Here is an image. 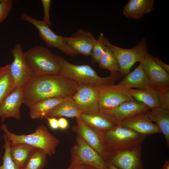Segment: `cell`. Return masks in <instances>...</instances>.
Segmentation results:
<instances>
[{
  "label": "cell",
  "mask_w": 169,
  "mask_h": 169,
  "mask_svg": "<svg viewBox=\"0 0 169 169\" xmlns=\"http://www.w3.org/2000/svg\"><path fill=\"white\" fill-rule=\"evenodd\" d=\"M78 85L76 82L58 74L33 77L23 89V104L28 107L46 98H71Z\"/></svg>",
  "instance_id": "obj_1"
},
{
  "label": "cell",
  "mask_w": 169,
  "mask_h": 169,
  "mask_svg": "<svg viewBox=\"0 0 169 169\" xmlns=\"http://www.w3.org/2000/svg\"><path fill=\"white\" fill-rule=\"evenodd\" d=\"M60 67L58 75L72 80L78 84L96 86L114 84L120 79L123 75L120 72L111 73L106 77L99 76L89 65H76L69 62L64 57L56 54Z\"/></svg>",
  "instance_id": "obj_2"
},
{
  "label": "cell",
  "mask_w": 169,
  "mask_h": 169,
  "mask_svg": "<svg viewBox=\"0 0 169 169\" xmlns=\"http://www.w3.org/2000/svg\"><path fill=\"white\" fill-rule=\"evenodd\" d=\"M0 128L10 140L11 144L24 143L34 147L43 149L47 155L51 156L56 153L59 140L52 134L44 125H39L33 133L27 135H17L8 130L6 125H1Z\"/></svg>",
  "instance_id": "obj_3"
},
{
  "label": "cell",
  "mask_w": 169,
  "mask_h": 169,
  "mask_svg": "<svg viewBox=\"0 0 169 169\" xmlns=\"http://www.w3.org/2000/svg\"><path fill=\"white\" fill-rule=\"evenodd\" d=\"M33 77L58 74L60 67L56 54L41 45L34 46L24 53Z\"/></svg>",
  "instance_id": "obj_4"
},
{
  "label": "cell",
  "mask_w": 169,
  "mask_h": 169,
  "mask_svg": "<svg viewBox=\"0 0 169 169\" xmlns=\"http://www.w3.org/2000/svg\"><path fill=\"white\" fill-rule=\"evenodd\" d=\"M101 133L107 152L115 149L142 145L145 138L128 128L118 125Z\"/></svg>",
  "instance_id": "obj_5"
},
{
  "label": "cell",
  "mask_w": 169,
  "mask_h": 169,
  "mask_svg": "<svg viewBox=\"0 0 169 169\" xmlns=\"http://www.w3.org/2000/svg\"><path fill=\"white\" fill-rule=\"evenodd\" d=\"M105 43L112 50L118 63L120 72L125 75L128 74L132 67L137 62L140 63L148 53L147 43L145 39H141L131 49H126L112 44L105 37Z\"/></svg>",
  "instance_id": "obj_6"
},
{
  "label": "cell",
  "mask_w": 169,
  "mask_h": 169,
  "mask_svg": "<svg viewBox=\"0 0 169 169\" xmlns=\"http://www.w3.org/2000/svg\"><path fill=\"white\" fill-rule=\"evenodd\" d=\"M141 146L109 151L105 161L118 169H144L141 161Z\"/></svg>",
  "instance_id": "obj_7"
},
{
  "label": "cell",
  "mask_w": 169,
  "mask_h": 169,
  "mask_svg": "<svg viewBox=\"0 0 169 169\" xmlns=\"http://www.w3.org/2000/svg\"><path fill=\"white\" fill-rule=\"evenodd\" d=\"M70 152V163L84 164L98 169H108L106 163L101 155L78 135L76 143L71 148Z\"/></svg>",
  "instance_id": "obj_8"
},
{
  "label": "cell",
  "mask_w": 169,
  "mask_h": 169,
  "mask_svg": "<svg viewBox=\"0 0 169 169\" xmlns=\"http://www.w3.org/2000/svg\"><path fill=\"white\" fill-rule=\"evenodd\" d=\"M20 19L34 26L38 31L40 37L49 47L55 48L72 57H75L78 55L68 45L64 39V36L54 33L42 20L36 19L24 12L22 14Z\"/></svg>",
  "instance_id": "obj_9"
},
{
  "label": "cell",
  "mask_w": 169,
  "mask_h": 169,
  "mask_svg": "<svg viewBox=\"0 0 169 169\" xmlns=\"http://www.w3.org/2000/svg\"><path fill=\"white\" fill-rule=\"evenodd\" d=\"M100 110L115 108L122 103L134 100L128 89L118 84L97 86Z\"/></svg>",
  "instance_id": "obj_10"
},
{
  "label": "cell",
  "mask_w": 169,
  "mask_h": 169,
  "mask_svg": "<svg viewBox=\"0 0 169 169\" xmlns=\"http://www.w3.org/2000/svg\"><path fill=\"white\" fill-rule=\"evenodd\" d=\"M10 52L13 57V60L10 64L9 69L13 78L14 89L23 88L33 75L26 60L21 45L16 44Z\"/></svg>",
  "instance_id": "obj_11"
},
{
  "label": "cell",
  "mask_w": 169,
  "mask_h": 169,
  "mask_svg": "<svg viewBox=\"0 0 169 169\" xmlns=\"http://www.w3.org/2000/svg\"><path fill=\"white\" fill-rule=\"evenodd\" d=\"M72 98L82 113L91 114L100 110L97 86L78 84Z\"/></svg>",
  "instance_id": "obj_12"
},
{
  "label": "cell",
  "mask_w": 169,
  "mask_h": 169,
  "mask_svg": "<svg viewBox=\"0 0 169 169\" xmlns=\"http://www.w3.org/2000/svg\"><path fill=\"white\" fill-rule=\"evenodd\" d=\"M75 119L76 124L73 126V131L96 151L105 161L107 152L104 147L101 132L87 125L80 117Z\"/></svg>",
  "instance_id": "obj_13"
},
{
  "label": "cell",
  "mask_w": 169,
  "mask_h": 169,
  "mask_svg": "<svg viewBox=\"0 0 169 169\" xmlns=\"http://www.w3.org/2000/svg\"><path fill=\"white\" fill-rule=\"evenodd\" d=\"M142 64L151 85L155 89L169 88V74L155 63L152 55L148 52Z\"/></svg>",
  "instance_id": "obj_14"
},
{
  "label": "cell",
  "mask_w": 169,
  "mask_h": 169,
  "mask_svg": "<svg viewBox=\"0 0 169 169\" xmlns=\"http://www.w3.org/2000/svg\"><path fill=\"white\" fill-rule=\"evenodd\" d=\"M64 38L68 45L78 54L90 56L93 47L96 39L90 32L79 29L68 37Z\"/></svg>",
  "instance_id": "obj_15"
},
{
  "label": "cell",
  "mask_w": 169,
  "mask_h": 169,
  "mask_svg": "<svg viewBox=\"0 0 169 169\" xmlns=\"http://www.w3.org/2000/svg\"><path fill=\"white\" fill-rule=\"evenodd\" d=\"M23 104V88L14 89L6 97L0 105V118L2 122L10 117L19 120L21 117L20 107Z\"/></svg>",
  "instance_id": "obj_16"
},
{
  "label": "cell",
  "mask_w": 169,
  "mask_h": 169,
  "mask_svg": "<svg viewBox=\"0 0 169 169\" xmlns=\"http://www.w3.org/2000/svg\"><path fill=\"white\" fill-rule=\"evenodd\" d=\"M118 125L145 137L161 132L158 127L151 120L146 113L138 114L124 120L119 122Z\"/></svg>",
  "instance_id": "obj_17"
},
{
  "label": "cell",
  "mask_w": 169,
  "mask_h": 169,
  "mask_svg": "<svg viewBox=\"0 0 169 169\" xmlns=\"http://www.w3.org/2000/svg\"><path fill=\"white\" fill-rule=\"evenodd\" d=\"M151 110L146 105L134 100L124 102L110 110L100 111L108 115L118 124L124 120L138 114L146 113Z\"/></svg>",
  "instance_id": "obj_18"
},
{
  "label": "cell",
  "mask_w": 169,
  "mask_h": 169,
  "mask_svg": "<svg viewBox=\"0 0 169 169\" xmlns=\"http://www.w3.org/2000/svg\"><path fill=\"white\" fill-rule=\"evenodd\" d=\"M129 89H155L151 85L144 70L142 62L133 71L125 75L118 84Z\"/></svg>",
  "instance_id": "obj_19"
},
{
  "label": "cell",
  "mask_w": 169,
  "mask_h": 169,
  "mask_svg": "<svg viewBox=\"0 0 169 169\" xmlns=\"http://www.w3.org/2000/svg\"><path fill=\"white\" fill-rule=\"evenodd\" d=\"M80 118L87 125L100 132L110 130L118 125L113 118L100 110L91 114L82 113Z\"/></svg>",
  "instance_id": "obj_20"
},
{
  "label": "cell",
  "mask_w": 169,
  "mask_h": 169,
  "mask_svg": "<svg viewBox=\"0 0 169 169\" xmlns=\"http://www.w3.org/2000/svg\"><path fill=\"white\" fill-rule=\"evenodd\" d=\"M154 3V0H129L122 12L127 18L140 19L153 10Z\"/></svg>",
  "instance_id": "obj_21"
},
{
  "label": "cell",
  "mask_w": 169,
  "mask_h": 169,
  "mask_svg": "<svg viewBox=\"0 0 169 169\" xmlns=\"http://www.w3.org/2000/svg\"><path fill=\"white\" fill-rule=\"evenodd\" d=\"M66 99L49 98L39 100L28 107L29 116L32 119L45 118L49 111Z\"/></svg>",
  "instance_id": "obj_22"
},
{
  "label": "cell",
  "mask_w": 169,
  "mask_h": 169,
  "mask_svg": "<svg viewBox=\"0 0 169 169\" xmlns=\"http://www.w3.org/2000/svg\"><path fill=\"white\" fill-rule=\"evenodd\" d=\"M146 114L151 120L156 123L161 132L164 135L169 148V111L160 106L151 110Z\"/></svg>",
  "instance_id": "obj_23"
},
{
  "label": "cell",
  "mask_w": 169,
  "mask_h": 169,
  "mask_svg": "<svg viewBox=\"0 0 169 169\" xmlns=\"http://www.w3.org/2000/svg\"><path fill=\"white\" fill-rule=\"evenodd\" d=\"M81 112L72 98L66 99L51 110L46 116L49 117H80Z\"/></svg>",
  "instance_id": "obj_24"
},
{
  "label": "cell",
  "mask_w": 169,
  "mask_h": 169,
  "mask_svg": "<svg viewBox=\"0 0 169 169\" xmlns=\"http://www.w3.org/2000/svg\"><path fill=\"white\" fill-rule=\"evenodd\" d=\"M132 97L151 110L160 106L157 90L155 89H128Z\"/></svg>",
  "instance_id": "obj_25"
},
{
  "label": "cell",
  "mask_w": 169,
  "mask_h": 169,
  "mask_svg": "<svg viewBox=\"0 0 169 169\" xmlns=\"http://www.w3.org/2000/svg\"><path fill=\"white\" fill-rule=\"evenodd\" d=\"M35 148L24 143H11L10 155L12 160L19 169H22Z\"/></svg>",
  "instance_id": "obj_26"
},
{
  "label": "cell",
  "mask_w": 169,
  "mask_h": 169,
  "mask_svg": "<svg viewBox=\"0 0 169 169\" xmlns=\"http://www.w3.org/2000/svg\"><path fill=\"white\" fill-rule=\"evenodd\" d=\"M9 67V64L0 67V105L6 97L14 89Z\"/></svg>",
  "instance_id": "obj_27"
},
{
  "label": "cell",
  "mask_w": 169,
  "mask_h": 169,
  "mask_svg": "<svg viewBox=\"0 0 169 169\" xmlns=\"http://www.w3.org/2000/svg\"><path fill=\"white\" fill-rule=\"evenodd\" d=\"M47 156L43 149L35 148L22 169H43L47 164Z\"/></svg>",
  "instance_id": "obj_28"
},
{
  "label": "cell",
  "mask_w": 169,
  "mask_h": 169,
  "mask_svg": "<svg viewBox=\"0 0 169 169\" xmlns=\"http://www.w3.org/2000/svg\"><path fill=\"white\" fill-rule=\"evenodd\" d=\"M98 63L100 68L108 70L111 73L120 72V66L117 59L111 49L107 46Z\"/></svg>",
  "instance_id": "obj_29"
},
{
  "label": "cell",
  "mask_w": 169,
  "mask_h": 169,
  "mask_svg": "<svg viewBox=\"0 0 169 169\" xmlns=\"http://www.w3.org/2000/svg\"><path fill=\"white\" fill-rule=\"evenodd\" d=\"M105 39L103 33H100L93 47L90 55L91 63H98L103 55L106 46Z\"/></svg>",
  "instance_id": "obj_30"
},
{
  "label": "cell",
  "mask_w": 169,
  "mask_h": 169,
  "mask_svg": "<svg viewBox=\"0 0 169 169\" xmlns=\"http://www.w3.org/2000/svg\"><path fill=\"white\" fill-rule=\"evenodd\" d=\"M3 137L4 140V153L3 157V164L0 165V169H19L10 155V141L4 134L3 135Z\"/></svg>",
  "instance_id": "obj_31"
},
{
  "label": "cell",
  "mask_w": 169,
  "mask_h": 169,
  "mask_svg": "<svg viewBox=\"0 0 169 169\" xmlns=\"http://www.w3.org/2000/svg\"><path fill=\"white\" fill-rule=\"evenodd\" d=\"M12 6L13 1L11 0H0V23L8 17Z\"/></svg>",
  "instance_id": "obj_32"
},
{
  "label": "cell",
  "mask_w": 169,
  "mask_h": 169,
  "mask_svg": "<svg viewBox=\"0 0 169 169\" xmlns=\"http://www.w3.org/2000/svg\"><path fill=\"white\" fill-rule=\"evenodd\" d=\"M156 90L160 106L169 111V88Z\"/></svg>",
  "instance_id": "obj_33"
},
{
  "label": "cell",
  "mask_w": 169,
  "mask_h": 169,
  "mask_svg": "<svg viewBox=\"0 0 169 169\" xmlns=\"http://www.w3.org/2000/svg\"><path fill=\"white\" fill-rule=\"evenodd\" d=\"M44 9V17L42 21L50 27L51 24L50 18V8L51 0H42L41 1Z\"/></svg>",
  "instance_id": "obj_34"
},
{
  "label": "cell",
  "mask_w": 169,
  "mask_h": 169,
  "mask_svg": "<svg viewBox=\"0 0 169 169\" xmlns=\"http://www.w3.org/2000/svg\"><path fill=\"white\" fill-rule=\"evenodd\" d=\"M50 128L53 130H57L59 128L58 119L55 117H49L45 116Z\"/></svg>",
  "instance_id": "obj_35"
},
{
  "label": "cell",
  "mask_w": 169,
  "mask_h": 169,
  "mask_svg": "<svg viewBox=\"0 0 169 169\" xmlns=\"http://www.w3.org/2000/svg\"><path fill=\"white\" fill-rule=\"evenodd\" d=\"M152 58L155 63L169 74V65L163 62L159 58L153 56Z\"/></svg>",
  "instance_id": "obj_36"
},
{
  "label": "cell",
  "mask_w": 169,
  "mask_h": 169,
  "mask_svg": "<svg viewBox=\"0 0 169 169\" xmlns=\"http://www.w3.org/2000/svg\"><path fill=\"white\" fill-rule=\"evenodd\" d=\"M59 128L64 130L67 129L69 126L68 120L64 117H60L58 119Z\"/></svg>",
  "instance_id": "obj_37"
},
{
  "label": "cell",
  "mask_w": 169,
  "mask_h": 169,
  "mask_svg": "<svg viewBox=\"0 0 169 169\" xmlns=\"http://www.w3.org/2000/svg\"><path fill=\"white\" fill-rule=\"evenodd\" d=\"M66 169H90V166L86 165L77 163H71Z\"/></svg>",
  "instance_id": "obj_38"
},
{
  "label": "cell",
  "mask_w": 169,
  "mask_h": 169,
  "mask_svg": "<svg viewBox=\"0 0 169 169\" xmlns=\"http://www.w3.org/2000/svg\"><path fill=\"white\" fill-rule=\"evenodd\" d=\"M161 169H169V160H166L163 167Z\"/></svg>",
  "instance_id": "obj_39"
},
{
  "label": "cell",
  "mask_w": 169,
  "mask_h": 169,
  "mask_svg": "<svg viewBox=\"0 0 169 169\" xmlns=\"http://www.w3.org/2000/svg\"><path fill=\"white\" fill-rule=\"evenodd\" d=\"M108 169H118L112 164L108 162H106Z\"/></svg>",
  "instance_id": "obj_40"
},
{
  "label": "cell",
  "mask_w": 169,
  "mask_h": 169,
  "mask_svg": "<svg viewBox=\"0 0 169 169\" xmlns=\"http://www.w3.org/2000/svg\"><path fill=\"white\" fill-rule=\"evenodd\" d=\"M90 169H97V168H95L94 167H92V166H90Z\"/></svg>",
  "instance_id": "obj_41"
}]
</instances>
